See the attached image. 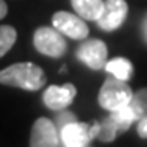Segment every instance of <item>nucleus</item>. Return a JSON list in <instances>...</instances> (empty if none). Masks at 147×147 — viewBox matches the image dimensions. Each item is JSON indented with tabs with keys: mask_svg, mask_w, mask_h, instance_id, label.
Wrapping results in <instances>:
<instances>
[{
	"mask_svg": "<svg viewBox=\"0 0 147 147\" xmlns=\"http://www.w3.org/2000/svg\"><path fill=\"white\" fill-rule=\"evenodd\" d=\"M0 84L34 92L46 85V74L33 62H18L0 70Z\"/></svg>",
	"mask_w": 147,
	"mask_h": 147,
	"instance_id": "nucleus-1",
	"label": "nucleus"
},
{
	"mask_svg": "<svg viewBox=\"0 0 147 147\" xmlns=\"http://www.w3.org/2000/svg\"><path fill=\"white\" fill-rule=\"evenodd\" d=\"M131 98H132L131 87L126 84V80L116 79L115 75H111L105 80V84L101 85L100 93H98L100 106L105 108L106 111H110V113L127 106Z\"/></svg>",
	"mask_w": 147,
	"mask_h": 147,
	"instance_id": "nucleus-2",
	"label": "nucleus"
},
{
	"mask_svg": "<svg viewBox=\"0 0 147 147\" xmlns=\"http://www.w3.org/2000/svg\"><path fill=\"white\" fill-rule=\"evenodd\" d=\"M134 121H137V118L129 105L121 108V110L111 111V115L100 124L98 139L105 142L115 141L118 136H121L123 132H126L131 127V124Z\"/></svg>",
	"mask_w": 147,
	"mask_h": 147,
	"instance_id": "nucleus-3",
	"label": "nucleus"
},
{
	"mask_svg": "<svg viewBox=\"0 0 147 147\" xmlns=\"http://www.w3.org/2000/svg\"><path fill=\"white\" fill-rule=\"evenodd\" d=\"M33 42L38 51L47 57L59 59L65 54L67 42L64 39V34L56 28L51 26H41L34 31Z\"/></svg>",
	"mask_w": 147,
	"mask_h": 147,
	"instance_id": "nucleus-4",
	"label": "nucleus"
},
{
	"mask_svg": "<svg viewBox=\"0 0 147 147\" xmlns=\"http://www.w3.org/2000/svg\"><path fill=\"white\" fill-rule=\"evenodd\" d=\"M100 123H93L92 126L87 123L72 121L61 127V144L65 147H87L95 137H98Z\"/></svg>",
	"mask_w": 147,
	"mask_h": 147,
	"instance_id": "nucleus-5",
	"label": "nucleus"
},
{
	"mask_svg": "<svg viewBox=\"0 0 147 147\" xmlns=\"http://www.w3.org/2000/svg\"><path fill=\"white\" fill-rule=\"evenodd\" d=\"M53 26L72 39H85L88 36V26L80 15L69 11H56L53 15Z\"/></svg>",
	"mask_w": 147,
	"mask_h": 147,
	"instance_id": "nucleus-6",
	"label": "nucleus"
},
{
	"mask_svg": "<svg viewBox=\"0 0 147 147\" xmlns=\"http://www.w3.org/2000/svg\"><path fill=\"white\" fill-rule=\"evenodd\" d=\"M31 147H57L61 146V134L57 127L47 118H38L33 124L31 137H30Z\"/></svg>",
	"mask_w": 147,
	"mask_h": 147,
	"instance_id": "nucleus-7",
	"label": "nucleus"
},
{
	"mask_svg": "<svg viewBox=\"0 0 147 147\" xmlns=\"http://www.w3.org/2000/svg\"><path fill=\"white\" fill-rule=\"evenodd\" d=\"M127 15L126 0H106L100 18L96 20L103 31H115L124 23Z\"/></svg>",
	"mask_w": 147,
	"mask_h": 147,
	"instance_id": "nucleus-8",
	"label": "nucleus"
},
{
	"mask_svg": "<svg viewBox=\"0 0 147 147\" xmlns=\"http://www.w3.org/2000/svg\"><path fill=\"white\" fill-rule=\"evenodd\" d=\"M77 57L88 65L90 69L100 70L106 65V59H108V47L103 41L100 39H88L85 41L77 51Z\"/></svg>",
	"mask_w": 147,
	"mask_h": 147,
	"instance_id": "nucleus-9",
	"label": "nucleus"
},
{
	"mask_svg": "<svg viewBox=\"0 0 147 147\" xmlns=\"http://www.w3.org/2000/svg\"><path fill=\"white\" fill-rule=\"evenodd\" d=\"M77 95V88L72 84L64 85H51L47 87L46 92L42 93V101L44 105L53 111H62L65 110L74 101Z\"/></svg>",
	"mask_w": 147,
	"mask_h": 147,
	"instance_id": "nucleus-10",
	"label": "nucleus"
},
{
	"mask_svg": "<svg viewBox=\"0 0 147 147\" xmlns=\"http://www.w3.org/2000/svg\"><path fill=\"white\" fill-rule=\"evenodd\" d=\"M72 8L77 11V15H80L84 20H92L96 21L100 18L105 2L103 0H70Z\"/></svg>",
	"mask_w": 147,
	"mask_h": 147,
	"instance_id": "nucleus-11",
	"label": "nucleus"
},
{
	"mask_svg": "<svg viewBox=\"0 0 147 147\" xmlns=\"http://www.w3.org/2000/svg\"><path fill=\"white\" fill-rule=\"evenodd\" d=\"M105 70L111 75H115L116 79H121V80H129L132 77V64L131 61H127L126 57H115L108 61L105 65Z\"/></svg>",
	"mask_w": 147,
	"mask_h": 147,
	"instance_id": "nucleus-12",
	"label": "nucleus"
},
{
	"mask_svg": "<svg viewBox=\"0 0 147 147\" xmlns=\"http://www.w3.org/2000/svg\"><path fill=\"white\" fill-rule=\"evenodd\" d=\"M129 106H131V110L134 111L137 121L141 119V118H144V116H147V87L146 88L137 90L136 93H132Z\"/></svg>",
	"mask_w": 147,
	"mask_h": 147,
	"instance_id": "nucleus-13",
	"label": "nucleus"
},
{
	"mask_svg": "<svg viewBox=\"0 0 147 147\" xmlns=\"http://www.w3.org/2000/svg\"><path fill=\"white\" fill-rule=\"evenodd\" d=\"M16 41V30L10 25L0 26V57H3Z\"/></svg>",
	"mask_w": 147,
	"mask_h": 147,
	"instance_id": "nucleus-14",
	"label": "nucleus"
},
{
	"mask_svg": "<svg viewBox=\"0 0 147 147\" xmlns=\"http://www.w3.org/2000/svg\"><path fill=\"white\" fill-rule=\"evenodd\" d=\"M61 115L57 116V126H59V129L62 126H65V124H69V123H72V121H77V118L74 116V113H70V111H65V110H62V111H59Z\"/></svg>",
	"mask_w": 147,
	"mask_h": 147,
	"instance_id": "nucleus-15",
	"label": "nucleus"
},
{
	"mask_svg": "<svg viewBox=\"0 0 147 147\" xmlns=\"http://www.w3.org/2000/svg\"><path fill=\"white\" fill-rule=\"evenodd\" d=\"M137 134H139L142 139H147V116L141 118L139 123H137Z\"/></svg>",
	"mask_w": 147,
	"mask_h": 147,
	"instance_id": "nucleus-16",
	"label": "nucleus"
},
{
	"mask_svg": "<svg viewBox=\"0 0 147 147\" xmlns=\"http://www.w3.org/2000/svg\"><path fill=\"white\" fill-rule=\"evenodd\" d=\"M7 11H8V8H7V3L3 2V0H0V20L7 16Z\"/></svg>",
	"mask_w": 147,
	"mask_h": 147,
	"instance_id": "nucleus-17",
	"label": "nucleus"
},
{
	"mask_svg": "<svg viewBox=\"0 0 147 147\" xmlns=\"http://www.w3.org/2000/svg\"><path fill=\"white\" fill-rule=\"evenodd\" d=\"M142 34H144V39L147 42V15L144 18V21H142Z\"/></svg>",
	"mask_w": 147,
	"mask_h": 147,
	"instance_id": "nucleus-18",
	"label": "nucleus"
}]
</instances>
